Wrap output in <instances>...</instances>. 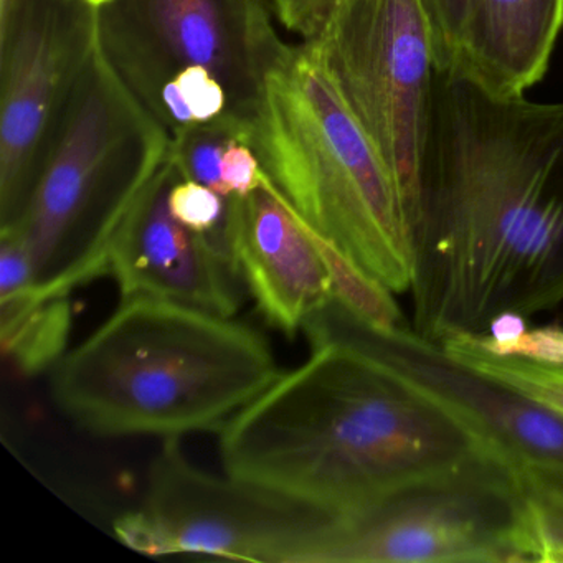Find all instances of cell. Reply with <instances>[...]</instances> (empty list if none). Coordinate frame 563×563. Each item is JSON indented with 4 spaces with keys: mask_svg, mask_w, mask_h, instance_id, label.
<instances>
[{
    "mask_svg": "<svg viewBox=\"0 0 563 563\" xmlns=\"http://www.w3.org/2000/svg\"><path fill=\"white\" fill-rule=\"evenodd\" d=\"M411 236V329L444 344L563 302V101L438 68Z\"/></svg>",
    "mask_w": 563,
    "mask_h": 563,
    "instance_id": "6da1fadb",
    "label": "cell"
},
{
    "mask_svg": "<svg viewBox=\"0 0 563 563\" xmlns=\"http://www.w3.org/2000/svg\"><path fill=\"white\" fill-rule=\"evenodd\" d=\"M219 437L225 474L338 516L490 450L430 395L334 344L282 372Z\"/></svg>",
    "mask_w": 563,
    "mask_h": 563,
    "instance_id": "7a4b0ae2",
    "label": "cell"
},
{
    "mask_svg": "<svg viewBox=\"0 0 563 563\" xmlns=\"http://www.w3.org/2000/svg\"><path fill=\"white\" fill-rule=\"evenodd\" d=\"M242 141L273 186L394 295L411 288V236L387 164L305 44H286L263 5L250 41Z\"/></svg>",
    "mask_w": 563,
    "mask_h": 563,
    "instance_id": "3957f363",
    "label": "cell"
},
{
    "mask_svg": "<svg viewBox=\"0 0 563 563\" xmlns=\"http://www.w3.org/2000/svg\"><path fill=\"white\" fill-rule=\"evenodd\" d=\"M282 371L255 329L159 298L120 308L51 371L58 410L104 438L220 431Z\"/></svg>",
    "mask_w": 563,
    "mask_h": 563,
    "instance_id": "277c9868",
    "label": "cell"
},
{
    "mask_svg": "<svg viewBox=\"0 0 563 563\" xmlns=\"http://www.w3.org/2000/svg\"><path fill=\"white\" fill-rule=\"evenodd\" d=\"M517 464L493 450L342 514L311 563H536Z\"/></svg>",
    "mask_w": 563,
    "mask_h": 563,
    "instance_id": "5b68a950",
    "label": "cell"
},
{
    "mask_svg": "<svg viewBox=\"0 0 563 563\" xmlns=\"http://www.w3.org/2000/svg\"><path fill=\"white\" fill-rule=\"evenodd\" d=\"M302 44L387 164L411 230L438 71L420 0H335Z\"/></svg>",
    "mask_w": 563,
    "mask_h": 563,
    "instance_id": "8992f818",
    "label": "cell"
},
{
    "mask_svg": "<svg viewBox=\"0 0 563 563\" xmlns=\"http://www.w3.org/2000/svg\"><path fill=\"white\" fill-rule=\"evenodd\" d=\"M67 124L35 179L24 213L12 225L31 255L35 289L44 298L70 296L107 275L108 245L93 203L104 173L137 131L143 103L134 97L104 48L100 31L71 88Z\"/></svg>",
    "mask_w": 563,
    "mask_h": 563,
    "instance_id": "52a82bcc",
    "label": "cell"
},
{
    "mask_svg": "<svg viewBox=\"0 0 563 563\" xmlns=\"http://www.w3.org/2000/svg\"><path fill=\"white\" fill-rule=\"evenodd\" d=\"M338 517L230 474L207 473L184 453L183 438H169L151 461L143 507L117 519L114 533L150 556L311 563Z\"/></svg>",
    "mask_w": 563,
    "mask_h": 563,
    "instance_id": "ba28073f",
    "label": "cell"
},
{
    "mask_svg": "<svg viewBox=\"0 0 563 563\" xmlns=\"http://www.w3.org/2000/svg\"><path fill=\"white\" fill-rule=\"evenodd\" d=\"M311 349L342 345L374 358L443 405L517 466H563V415L411 328H375L334 296L302 324Z\"/></svg>",
    "mask_w": 563,
    "mask_h": 563,
    "instance_id": "9c48e42d",
    "label": "cell"
},
{
    "mask_svg": "<svg viewBox=\"0 0 563 563\" xmlns=\"http://www.w3.org/2000/svg\"><path fill=\"white\" fill-rule=\"evenodd\" d=\"M100 31L84 0H0V229L21 219L38 147Z\"/></svg>",
    "mask_w": 563,
    "mask_h": 563,
    "instance_id": "30bf717a",
    "label": "cell"
},
{
    "mask_svg": "<svg viewBox=\"0 0 563 563\" xmlns=\"http://www.w3.org/2000/svg\"><path fill=\"white\" fill-rule=\"evenodd\" d=\"M137 183L108 246L107 275L123 299L159 298L233 316L239 276L212 240L192 232L169 209L179 179L173 136L150 111L137 124Z\"/></svg>",
    "mask_w": 563,
    "mask_h": 563,
    "instance_id": "8fae6325",
    "label": "cell"
},
{
    "mask_svg": "<svg viewBox=\"0 0 563 563\" xmlns=\"http://www.w3.org/2000/svg\"><path fill=\"white\" fill-rule=\"evenodd\" d=\"M227 240L233 269L260 314L288 338L332 295L305 222L268 176L249 196L229 197Z\"/></svg>",
    "mask_w": 563,
    "mask_h": 563,
    "instance_id": "7c38bea8",
    "label": "cell"
},
{
    "mask_svg": "<svg viewBox=\"0 0 563 563\" xmlns=\"http://www.w3.org/2000/svg\"><path fill=\"white\" fill-rule=\"evenodd\" d=\"M563 0H467L456 65L500 95H526L549 70Z\"/></svg>",
    "mask_w": 563,
    "mask_h": 563,
    "instance_id": "4fadbf2b",
    "label": "cell"
},
{
    "mask_svg": "<svg viewBox=\"0 0 563 563\" xmlns=\"http://www.w3.org/2000/svg\"><path fill=\"white\" fill-rule=\"evenodd\" d=\"M263 0H137L147 37L174 70L203 67L229 90L232 110L250 87V37Z\"/></svg>",
    "mask_w": 563,
    "mask_h": 563,
    "instance_id": "5bb4252c",
    "label": "cell"
},
{
    "mask_svg": "<svg viewBox=\"0 0 563 563\" xmlns=\"http://www.w3.org/2000/svg\"><path fill=\"white\" fill-rule=\"evenodd\" d=\"M71 324L70 296L42 298L34 285L0 296V347L22 377L52 371L67 355Z\"/></svg>",
    "mask_w": 563,
    "mask_h": 563,
    "instance_id": "9a60e30c",
    "label": "cell"
},
{
    "mask_svg": "<svg viewBox=\"0 0 563 563\" xmlns=\"http://www.w3.org/2000/svg\"><path fill=\"white\" fill-rule=\"evenodd\" d=\"M305 225L328 273L332 296L339 302L375 328L385 329V331L408 328L400 306L397 305L394 292L387 286L382 285L371 273L365 272L332 240L325 239L306 222Z\"/></svg>",
    "mask_w": 563,
    "mask_h": 563,
    "instance_id": "2e32d148",
    "label": "cell"
},
{
    "mask_svg": "<svg viewBox=\"0 0 563 563\" xmlns=\"http://www.w3.org/2000/svg\"><path fill=\"white\" fill-rule=\"evenodd\" d=\"M242 141L239 114L230 110L219 120L196 124L173 136L174 161L183 179H192L227 197L222 159L233 141Z\"/></svg>",
    "mask_w": 563,
    "mask_h": 563,
    "instance_id": "e0dca14e",
    "label": "cell"
},
{
    "mask_svg": "<svg viewBox=\"0 0 563 563\" xmlns=\"http://www.w3.org/2000/svg\"><path fill=\"white\" fill-rule=\"evenodd\" d=\"M441 345L461 361L500 378L563 415V367L537 364L519 357H497L481 351L467 338L450 339Z\"/></svg>",
    "mask_w": 563,
    "mask_h": 563,
    "instance_id": "ac0fdd59",
    "label": "cell"
},
{
    "mask_svg": "<svg viewBox=\"0 0 563 563\" xmlns=\"http://www.w3.org/2000/svg\"><path fill=\"white\" fill-rule=\"evenodd\" d=\"M537 563H563V466H520Z\"/></svg>",
    "mask_w": 563,
    "mask_h": 563,
    "instance_id": "d6986e66",
    "label": "cell"
},
{
    "mask_svg": "<svg viewBox=\"0 0 563 563\" xmlns=\"http://www.w3.org/2000/svg\"><path fill=\"white\" fill-rule=\"evenodd\" d=\"M169 209L187 229L209 236L223 258L232 265L227 240V210L229 197L192 179H179L170 186ZM233 268V265H232Z\"/></svg>",
    "mask_w": 563,
    "mask_h": 563,
    "instance_id": "ffe728a7",
    "label": "cell"
},
{
    "mask_svg": "<svg viewBox=\"0 0 563 563\" xmlns=\"http://www.w3.org/2000/svg\"><path fill=\"white\" fill-rule=\"evenodd\" d=\"M173 81L194 124L210 123L232 110L225 85L207 68H180L173 75Z\"/></svg>",
    "mask_w": 563,
    "mask_h": 563,
    "instance_id": "44dd1931",
    "label": "cell"
},
{
    "mask_svg": "<svg viewBox=\"0 0 563 563\" xmlns=\"http://www.w3.org/2000/svg\"><path fill=\"white\" fill-rule=\"evenodd\" d=\"M433 37L438 68L451 67L460 51L467 0H420Z\"/></svg>",
    "mask_w": 563,
    "mask_h": 563,
    "instance_id": "7402d4cb",
    "label": "cell"
},
{
    "mask_svg": "<svg viewBox=\"0 0 563 563\" xmlns=\"http://www.w3.org/2000/svg\"><path fill=\"white\" fill-rule=\"evenodd\" d=\"M220 173L227 197L249 196L266 177L255 151L240 140L233 141L223 154Z\"/></svg>",
    "mask_w": 563,
    "mask_h": 563,
    "instance_id": "603a6c76",
    "label": "cell"
},
{
    "mask_svg": "<svg viewBox=\"0 0 563 563\" xmlns=\"http://www.w3.org/2000/svg\"><path fill=\"white\" fill-rule=\"evenodd\" d=\"M266 4L286 31L308 42L321 31L335 0H266Z\"/></svg>",
    "mask_w": 563,
    "mask_h": 563,
    "instance_id": "cb8c5ba5",
    "label": "cell"
},
{
    "mask_svg": "<svg viewBox=\"0 0 563 563\" xmlns=\"http://www.w3.org/2000/svg\"><path fill=\"white\" fill-rule=\"evenodd\" d=\"M493 355L526 358L537 364L563 367V325L527 329L516 342Z\"/></svg>",
    "mask_w": 563,
    "mask_h": 563,
    "instance_id": "d4e9b609",
    "label": "cell"
},
{
    "mask_svg": "<svg viewBox=\"0 0 563 563\" xmlns=\"http://www.w3.org/2000/svg\"><path fill=\"white\" fill-rule=\"evenodd\" d=\"M84 2L85 4L90 5V8L98 9V11H101V9L114 4V2H118V0H84Z\"/></svg>",
    "mask_w": 563,
    "mask_h": 563,
    "instance_id": "484cf974",
    "label": "cell"
}]
</instances>
